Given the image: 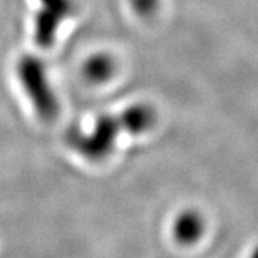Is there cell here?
<instances>
[{
  "instance_id": "cell-1",
  "label": "cell",
  "mask_w": 258,
  "mask_h": 258,
  "mask_svg": "<svg viewBox=\"0 0 258 258\" xmlns=\"http://www.w3.org/2000/svg\"><path fill=\"white\" fill-rule=\"evenodd\" d=\"M16 74L37 116L45 122L55 119L59 115V99L49 81L45 63L35 55L20 56Z\"/></svg>"
},
{
  "instance_id": "cell-2",
  "label": "cell",
  "mask_w": 258,
  "mask_h": 258,
  "mask_svg": "<svg viewBox=\"0 0 258 258\" xmlns=\"http://www.w3.org/2000/svg\"><path fill=\"white\" fill-rule=\"evenodd\" d=\"M122 132H128L123 111L115 115H102L95 120L92 129L88 132L72 131L68 135V141L71 147L86 159L101 161L113 151Z\"/></svg>"
},
{
  "instance_id": "cell-3",
  "label": "cell",
  "mask_w": 258,
  "mask_h": 258,
  "mask_svg": "<svg viewBox=\"0 0 258 258\" xmlns=\"http://www.w3.org/2000/svg\"><path fill=\"white\" fill-rule=\"evenodd\" d=\"M40 6L35 16L33 37L40 47H50L55 43L57 32L66 19L76 13L75 0H39Z\"/></svg>"
},
{
  "instance_id": "cell-4",
  "label": "cell",
  "mask_w": 258,
  "mask_h": 258,
  "mask_svg": "<svg viewBox=\"0 0 258 258\" xmlns=\"http://www.w3.org/2000/svg\"><path fill=\"white\" fill-rule=\"evenodd\" d=\"M174 238L182 245H192L203 237L205 230L204 217L195 210L179 212L174 221Z\"/></svg>"
},
{
  "instance_id": "cell-5",
  "label": "cell",
  "mask_w": 258,
  "mask_h": 258,
  "mask_svg": "<svg viewBox=\"0 0 258 258\" xmlns=\"http://www.w3.org/2000/svg\"><path fill=\"white\" fill-rule=\"evenodd\" d=\"M128 134L139 135L148 132L157 122V111L149 103H134L123 109Z\"/></svg>"
},
{
  "instance_id": "cell-6",
  "label": "cell",
  "mask_w": 258,
  "mask_h": 258,
  "mask_svg": "<svg viewBox=\"0 0 258 258\" xmlns=\"http://www.w3.org/2000/svg\"><path fill=\"white\" fill-rule=\"evenodd\" d=\"M115 60L108 53H95L89 56L82 68L83 78L91 83H103L115 74Z\"/></svg>"
},
{
  "instance_id": "cell-7",
  "label": "cell",
  "mask_w": 258,
  "mask_h": 258,
  "mask_svg": "<svg viewBox=\"0 0 258 258\" xmlns=\"http://www.w3.org/2000/svg\"><path fill=\"white\" fill-rule=\"evenodd\" d=\"M131 5L137 15L142 18H149L157 12L159 0H131Z\"/></svg>"
},
{
  "instance_id": "cell-8",
  "label": "cell",
  "mask_w": 258,
  "mask_h": 258,
  "mask_svg": "<svg viewBox=\"0 0 258 258\" xmlns=\"http://www.w3.org/2000/svg\"><path fill=\"white\" fill-rule=\"evenodd\" d=\"M248 258H258V245L251 251V254H249Z\"/></svg>"
}]
</instances>
